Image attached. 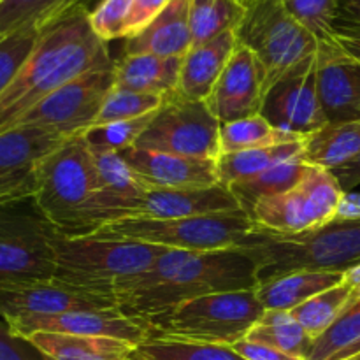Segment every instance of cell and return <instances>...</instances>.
<instances>
[{"label": "cell", "mask_w": 360, "mask_h": 360, "mask_svg": "<svg viewBox=\"0 0 360 360\" xmlns=\"http://www.w3.org/2000/svg\"><path fill=\"white\" fill-rule=\"evenodd\" d=\"M343 195V188L333 171L309 165L297 186L260 200L250 218L267 231L299 234L336 220Z\"/></svg>", "instance_id": "obj_11"}, {"label": "cell", "mask_w": 360, "mask_h": 360, "mask_svg": "<svg viewBox=\"0 0 360 360\" xmlns=\"http://www.w3.org/2000/svg\"><path fill=\"white\" fill-rule=\"evenodd\" d=\"M347 360H360V355H359V357H354V359H347Z\"/></svg>", "instance_id": "obj_51"}, {"label": "cell", "mask_w": 360, "mask_h": 360, "mask_svg": "<svg viewBox=\"0 0 360 360\" xmlns=\"http://www.w3.org/2000/svg\"><path fill=\"white\" fill-rule=\"evenodd\" d=\"M190 6L192 0H171L144 30L134 37L125 39L123 55L183 58L193 46L190 30Z\"/></svg>", "instance_id": "obj_20"}, {"label": "cell", "mask_w": 360, "mask_h": 360, "mask_svg": "<svg viewBox=\"0 0 360 360\" xmlns=\"http://www.w3.org/2000/svg\"><path fill=\"white\" fill-rule=\"evenodd\" d=\"M343 283H347L348 287H350L355 301L360 299V264L359 266L352 267V269H348L347 273L343 274Z\"/></svg>", "instance_id": "obj_48"}, {"label": "cell", "mask_w": 360, "mask_h": 360, "mask_svg": "<svg viewBox=\"0 0 360 360\" xmlns=\"http://www.w3.org/2000/svg\"><path fill=\"white\" fill-rule=\"evenodd\" d=\"M181 62L183 58L123 55L115 62V86L165 97L178 91Z\"/></svg>", "instance_id": "obj_22"}, {"label": "cell", "mask_w": 360, "mask_h": 360, "mask_svg": "<svg viewBox=\"0 0 360 360\" xmlns=\"http://www.w3.org/2000/svg\"><path fill=\"white\" fill-rule=\"evenodd\" d=\"M16 336L28 338L37 333L69 334V336L111 338L127 341L136 347L148 340V326L144 320L123 315L118 309L101 311H67L58 315L21 316L6 322Z\"/></svg>", "instance_id": "obj_16"}, {"label": "cell", "mask_w": 360, "mask_h": 360, "mask_svg": "<svg viewBox=\"0 0 360 360\" xmlns=\"http://www.w3.org/2000/svg\"><path fill=\"white\" fill-rule=\"evenodd\" d=\"M125 360H146V359H143V357H141V355H137V352L134 350L132 354H130V357L125 359Z\"/></svg>", "instance_id": "obj_50"}, {"label": "cell", "mask_w": 360, "mask_h": 360, "mask_svg": "<svg viewBox=\"0 0 360 360\" xmlns=\"http://www.w3.org/2000/svg\"><path fill=\"white\" fill-rule=\"evenodd\" d=\"M169 2L171 0H134L129 20H127L125 39L134 37L141 30H144L165 9Z\"/></svg>", "instance_id": "obj_42"}, {"label": "cell", "mask_w": 360, "mask_h": 360, "mask_svg": "<svg viewBox=\"0 0 360 360\" xmlns=\"http://www.w3.org/2000/svg\"><path fill=\"white\" fill-rule=\"evenodd\" d=\"M306 137L283 132L271 125L262 115L250 116L231 123H220V150L221 155L238 153L255 148L276 146V144L297 143Z\"/></svg>", "instance_id": "obj_30"}, {"label": "cell", "mask_w": 360, "mask_h": 360, "mask_svg": "<svg viewBox=\"0 0 360 360\" xmlns=\"http://www.w3.org/2000/svg\"><path fill=\"white\" fill-rule=\"evenodd\" d=\"M308 169V162L299 157L294 158V160L274 165V167L267 169V171L260 172L257 176H252V178L234 183V185L229 186V190L234 195V199L238 200L239 207L250 217L253 207L260 200L280 195V193H285L294 188V186H297L299 181L304 178Z\"/></svg>", "instance_id": "obj_27"}, {"label": "cell", "mask_w": 360, "mask_h": 360, "mask_svg": "<svg viewBox=\"0 0 360 360\" xmlns=\"http://www.w3.org/2000/svg\"><path fill=\"white\" fill-rule=\"evenodd\" d=\"M259 285L253 260L241 250L186 252L165 248L153 266L116 292L123 315L146 320L181 302Z\"/></svg>", "instance_id": "obj_1"}, {"label": "cell", "mask_w": 360, "mask_h": 360, "mask_svg": "<svg viewBox=\"0 0 360 360\" xmlns=\"http://www.w3.org/2000/svg\"><path fill=\"white\" fill-rule=\"evenodd\" d=\"M132 4L134 0H101L88 14L91 30L104 42L125 39L127 20Z\"/></svg>", "instance_id": "obj_39"}, {"label": "cell", "mask_w": 360, "mask_h": 360, "mask_svg": "<svg viewBox=\"0 0 360 360\" xmlns=\"http://www.w3.org/2000/svg\"><path fill=\"white\" fill-rule=\"evenodd\" d=\"M42 30L27 28L0 39V95L34 51Z\"/></svg>", "instance_id": "obj_38"}, {"label": "cell", "mask_w": 360, "mask_h": 360, "mask_svg": "<svg viewBox=\"0 0 360 360\" xmlns=\"http://www.w3.org/2000/svg\"><path fill=\"white\" fill-rule=\"evenodd\" d=\"M255 288L218 292L181 302L158 315L148 316V340L232 345L246 340L264 315Z\"/></svg>", "instance_id": "obj_4"}, {"label": "cell", "mask_w": 360, "mask_h": 360, "mask_svg": "<svg viewBox=\"0 0 360 360\" xmlns=\"http://www.w3.org/2000/svg\"><path fill=\"white\" fill-rule=\"evenodd\" d=\"M139 150L218 160L220 122L206 101L183 97L179 91L164 97L148 129L134 144Z\"/></svg>", "instance_id": "obj_10"}, {"label": "cell", "mask_w": 360, "mask_h": 360, "mask_svg": "<svg viewBox=\"0 0 360 360\" xmlns=\"http://www.w3.org/2000/svg\"><path fill=\"white\" fill-rule=\"evenodd\" d=\"M352 302H355V299L350 287L347 283H340L329 290L322 292V294L315 295V297L308 299L301 306L292 309L290 313L301 323L302 329L309 334V338L315 341L336 322L338 316Z\"/></svg>", "instance_id": "obj_32"}, {"label": "cell", "mask_w": 360, "mask_h": 360, "mask_svg": "<svg viewBox=\"0 0 360 360\" xmlns=\"http://www.w3.org/2000/svg\"><path fill=\"white\" fill-rule=\"evenodd\" d=\"M336 39L341 42L345 49L352 55L360 56V30H352V28H336Z\"/></svg>", "instance_id": "obj_47"}, {"label": "cell", "mask_w": 360, "mask_h": 360, "mask_svg": "<svg viewBox=\"0 0 360 360\" xmlns=\"http://www.w3.org/2000/svg\"><path fill=\"white\" fill-rule=\"evenodd\" d=\"M58 236L34 197L0 200V283L53 280Z\"/></svg>", "instance_id": "obj_7"}, {"label": "cell", "mask_w": 360, "mask_h": 360, "mask_svg": "<svg viewBox=\"0 0 360 360\" xmlns=\"http://www.w3.org/2000/svg\"><path fill=\"white\" fill-rule=\"evenodd\" d=\"M236 30L238 44L252 49L267 70V90L287 70L315 55L319 41L288 14L281 0H246Z\"/></svg>", "instance_id": "obj_9"}, {"label": "cell", "mask_w": 360, "mask_h": 360, "mask_svg": "<svg viewBox=\"0 0 360 360\" xmlns=\"http://www.w3.org/2000/svg\"><path fill=\"white\" fill-rule=\"evenodd\" d=\"M88 14L81 11L41 32L34 51L0 95V134L81 74L115 69L108 42L91 30Z\"/></svg>", "instance_id": "obj_2"}, {"label": "cell", "mask_w": 360, "mask_h": 360, "mask_svg": "<svg viewBox=\"0 0 360 360\" xmlns=\"http://www.w3.org/2000/svg\"><path fill=\"white\" fill-rule=\"evenodd\" d=\"M97 190V167L83 134L63 141L35 167L34 199L58 232L69 227Z\"/></svg>", "instance_id": "obj_8"}, {"label": "cell", "mask_w": 360, "mask_h": 360, "mask_svg": "<svg viewBox=\"0 0 360 360\" xmlns=\"http://www.w3.org/2000/svg\"><path fill=\"white\" fill-rule=\"evenodd\" d=\"M340 283H343V273L297 271L257 285L255 294L264 309L292 311L308 299Z\"/></svg>", "instance_id": "obj_23"}, {"label": "cell", "mask_w": 360, "mask_h": 360, "mask_svg": "<svg viewBox=\"0 0 360 360\" xmlns=\"http://www.w3.org/2000/svg\"><path fill=\"white\" fill-rule=\"evenodd\" d=\"M245 18V6L238 0H192L190 30L193 46L213 41L225 32H236Z\"/></svg>", "instance_id": "obj_31"}, {"label": "cell", "mask_w": 360, "mask_h": 360, "mask_svg": "<svg viewBox=\"0 0 360 360\" xmlns=\"http://www.w3.org/2000/svg\"><path fill=\"white\" fill-rule=\"evenodd\" d=\"M238 46L236 32H225L213 41L192 46L183 56L178 91L193 101H206Z\"/></svg>", "instance_id": "obj_21"}, {"label": "cell", "mask_w": 360, "mask_h": 360, "mask_svg": "<svg viewBox=\"0 0 360 360\" xmlns=\"http://www.w3.org/2000/svg\"><path fill=\"white\" fill-rule=\"evenodd\" d=\"M357 58H360V56H357Z\"/></svg>", "instance_id": "obj_53"}, {"label": "cell", "mask_w": 360, "mask_h": 360, "mask_svg": "<svg viewBox=\"0 0 360 360\" xmlns=\"http://www.w3.org/2000/svg\"><path fill=\"white\" fill-rule=\"evenodd\" d=\"M0 360H48L27 338L16 336L0 320Z\"/></svg>", "instance_id": "obj_41"}, {"label": "cell", "mask_w": 360, "mask_h": 360, "mask_svg": "<svg viewBox=\"0 0 360 360\" xmlns=\"http://www.w3.org/2000/svg\"><path fill=\"white\" fill-rule=\"evenodd\" d=\"M112 88L115 69L81 74L32 108L16 127L48 129L65 137L83 134L95 123Z\"/></svg>", "instance_id": "obj_12"}, {"label": "cell", "mask_w": 360, "mask_h": 360, "mask_svg": "<svg viewBox=\"0 0 360 360\" xmlns=\"http://www.w3.org/2000/svg\"><path fill=\"white\" fill-rule=\"evenodd\" d=\"M164 250L144 243L60 234L55 243L53 280L116 297V292L150 269Z\"/></svg>", "instance_id": "obj_5"}, {"label": "cell", "mask_w": 360, "mask_h": 360, "mask_svg": "<svg viewBox=\"0 0 360 360\" xmlns=\"http://www.w3.org/2000/svg\"><path fill=\"white\" fill-rule=\"evenodd\" d=\"M292 18L316 41H326L336 35L340 0H281Z\"/></svg>", "instance_id": "obj_36"}, {"label": "cell", "mask_w": 360, "mask_h": 360, "mask_svg": "<svg viewBox=\"0 0 360 360\" xmlns=\"http://www.w3.org/2000/svg\"><path fill=\"white\" fill-rule=\"evenodd\" d=\"M164 102L162 95L141 94V91L125 90V88L115 86L111 94L105 98L97 120L91 127L108 125L115 122H125V120H136L155 112Z\"/></svg>", "instance_id": "obj_35"}, {"label": "cell", "mask_w": 360, "mask_h": 360, "mask_svg": "<svg viewBox=\"0 0 360 360\" xmlns=\"http://www.w3.org/2000/svg\"><path fill=\"white\" fill-rule=\"evenodd\" d=\"M48 360H125L136 345L111 338L37 333L27 338Z\"/></svg>", "instance_id": "obj_24"}, {"label": "cell", "mask_w": 360, "mask_h": 360, "mask_svg": "<svg viewBox=\"0 0 360 360\" xmlns=\"http://www.w3.org/2000/svg\"><path fill=\"white\" fill-rule=\"evenodd\" d=\"M95 167L98 174V190L115 193H137L143 186L134 179L129 165L125 164L120 153H94ZM97 190V192H98Z\"/></svg>", "instance_id": "obj_40"}, {"label": "cell", "mask_w": 360, "mask_h": 360, "mask_svg": "<svg viewBox=\"0 0 360 360\" xmlns=\"http://www.w3.org/2000/svg\"><path fill=\"white\" fill-rule=\"evenodd\" d=\"M238 250L253 260L259 285L297 271L345 274L360 264V220L336 218L299 234H280L255 225Z\"/></svg>", "instance_id": "obj_3"}, {"label": "cell", "mask_w": 360, "mask_h": 360, "mask_svg": "<svg viewBox=\"0 0 360 360\" xmlns=\"http://www.w3.org/2000/svg\"><path fill=\"white\" fill-rule=\"evenodd\" d=\"M155 112L136 120L90 127L88 130H84L83 137L94 153H118V151L136 144L141 134L148 129L150 122L153 120Z\"/></svg>", "instance_id": "obj_34"}, {"label": "cell", "mask_w": 360, "mask_h": 360, "mask_svg": "<svg viewBox=\"0 0 360 360\" xmlns=\"http://www.w3.org/2000/svg\"><path fill=\"white\" fill-rule=\"evenodd\" d=\"M246 340L269 345L285 354L306 360L315 343L290 311H280V309H266L259 322L252 327Z\"/></svg>", "instance_id": "obj_29"}, {"label": "cell", "mask_w": 360, "mask_h": 360, "mask_svg": "<svg viewBox=\"0 0 360 360\" xmlns=\"http://www.w3.org/2000/svg\"><path fill=\"white\" fill-rule=\"evenodd\" d=\"M316 86L327 123L360 120V58L341 46L336 35L319 41Z\"/></svg>", "instance_id": "obj_17"}, {"label": "cell", "mask_w": 360, "mask_h": 360, "mask_svg": "<svg viewBox=\"0 0 360 360\" xmlns=\"http://www.w3.org/2000/svg\"><path fill=\"white\" fill-rule=\"evenodd\" d=\"M232 348L245 360H306L295 357V355L285 354V352L269 347V345L255 343V341L248 340H243L239 343L232 345Z\"/></svg>", "instance_id": "obj_43"}, {"label": "cell", "mask_w": 360, "mask_h": 360, "mask_svg": "<svg viewBox=\"0 0 360 360\" xmlns=\"http://www.w3.org/2000/svg\"><path fill=\"white\" fill-rule=\"evenodd\" d=\"M238 2H241V4H245V2H246V0H238Z\"/></svg>", "instance_id": "obj_52"}, {"label": "cell", "mask_w": 360, "mask_h": 360, "mask_svg": "<svg viewBox=\"0 0 360 360\" xmlns=\"http://www.w3.org/2000/svg\"><path fill=\"white\" fill-rule=\"evenodd\" d=\"M360 153V120L347 123H327L323 129L304 139L302 158L309 165L334 169L343 167Z\"/></svg>", "instance_id": "obj_26"}, {"label": "cell", "mask_w": 360, "mask_h": 360, "mask_svg": "<svg viewBox=\"0 0 360 360\" xmlns=\"http://www.w3.org/2000/svg\"><path fill=\"white\" fill-rule=\"evenodd\" d=\"M69 137L37 127L0 134V200L34 197L35 167Z\"/></svg>", "instance_id": "obj_18"}, {"label": "cell", "mask_w": 360, "mask_h": 360, "mask_svg": "<svg viewBox=\"0 0 360 360\" xmlns=\"http://www.w3.org/2000/svg\"><path fill=\"white\" fill-rule=\"evenodd\" d=\"M302 151H304V141L220 155L217 160L220 185L229 188L234 183L260 174L274 165L302 157Z\"/></svg>", "instance_id": "obj_28"}, {"label": "cell", "mask_w": 360, "mask_h": 360, "mask_svg": "<svg viewBox=\"0 0 360 360\" xmlns=\"http://www.w3.org/2000/svg\"><path fill=\"white\" fill-rule=\"evenodd\" d=\"M266 94V67L252 49L238 44L206 104L218 122L231 123L260 115Z\"/></svg>", "instance_id": "obj_15"}, {"label": "cell", "mask_w": 360, "mask_h": 360, "mask_svg": "<svg viewBox=\"0 0 360 360\" xmlns=\"http://www.w3.org/2000/svg\"><path fill=\"white\" fill-rule=\"evenodd\" d=\"M255 225L245 211L236 210L169 220L123 218L102 225L90 236L115 241L144 243L169 250L220 252L238 248L241 239Z\"/></svg>", "instance_id": "obj_6"}, {"label": "cell", "mask_w": 360, "mask_h": 360, "mask_svg": "<svg viewBox=\"0 0 360 360\" xmlns=\"http://www.w3.org/2000/svg\"><path fill=\"white\" fill-rule=\"evenodd\" d=\"M118 153L143 188L193 190L220 185L217 160L139 150L136 146Z\"/></svg>", "instance_id": "obj_19"}, {"label": "cell", "mask_w": 360, "mask_h": 360, "mask_svg": "<svg viewBox=\"0 0 360 360\" xmlns=\"http://www.w3.org/2000/svg\"><path fill=\"white\" fill-rule=\"evenodd\" d=\"M334 176L340 181L343 192H352L360 185V153L352 162L345 164L343 167L334 169Z\"/></svg>", "instance_id": "obj_44"}, {"label": "cell", "mask_w": 360, "mask_h": 360, "mask_svg": "<svg viewBox=\"0 0 360 360\" xmlns=\"http://www.w3.org/2000/svg\"><path fill=\"white\" fill-rule=\"evenodd\" d=\"M136 352L146 360H245L234 348L225 345L174 340H146Z\"/></svg>", "instance_id": "obj_33"}, {"label": "cell", "mask_w": 360, "mask_h": 360, "mask_svg": "<svg viewBox=\"0 0 360 360\" xmlns=\"http://www.w3.org/2000/svg\"><path fill=\"white\" fill-rule=\"evenodd\" d=\"M360 355V338L355 343H352L350 347H347L345 350H341L340 354L334 355L330 360H347V359H354V357H359Z\"/></svg>", "instance_id": "obj_49"}, {"label": "cell", "mask_w": 360, "mask_h": 360, "mask_svg": "<svg viewBox=\"0 0 360 360\" xmlns=\"http://www.w3.org/2000/svg\"><path fill=\"white\" fill-rule=\"evenodd\" d=\"M360 338V299L352 302L336 322L315 340L308 360H330Z\"/></svg>", "instance_id": "obj_37"}, {"label": "cell", "mask_w": 360, "mask_h": 360, "mask_svg": "<svg viewBox=\"0 0 360 360\" xmlns=\"http://www.w3.org/2000/svg\"><path fill=\"white\" fill-rule=\"evenodd\" d=\"M95 0H0V39L14 32L46 27L81 11H90Z\"/></svg>", "instance_id": "obj_25"}, {"label": "cell", "mask_w": 360, "mask_h": 360, "mask_svg": "<svg viewBox=\"0 0 360 360\" xmlns=\"http://www.w3.org/2000/svg\"><path fill=\"white\" fill-rule=\"evenodd\" d=\"M115 308V295L83 290V288L60 283L56 280L4 281L0 283V320L4 322L32 315L101 311V309Z\"/></svg>", "instance_id": "obj_14"}, {"label": "cell", "mask_w": 360, "mask_h": 360, "mask_svg": "<svg viewBox=\"0 0 360 360\" xmlns=\"http://www.w3.org/2000/svg\"><path fill=\"white\" fill-rule=\"evenodd\" d=\"M338 27L360 30V0H340Z\"/></svg>", "instance_id": "obj_45"}, {"label": "cell", "mask_w": 360, "mask_h": 360, "mask_svg": "<svg viewBox=\"0 0 360 360\" xmlns=\"http://www.w3.org/2000/svg\"><path fill=\"white\" fill-rule=\"evenodd\" d=\"M336 218L340 220H360V193L359 192H345L338 207Z\"/></svg>", "instance_id": "obj_46"}, {"label": "cell", "mask_w": 360, "mask_h": 360, "mask_svg": "<svg viewBox=\"0 0 360 360\" xmlns=\"http://www.w3.org/2000/svg\"><path fill=\"white\" fill-rule=\"evenodd\" d=\"M260 115L276 129L301 137L327 125L316 86V53L271 84Z\"/></svg>", "instance_id": "obj_13"}]
</instances>
